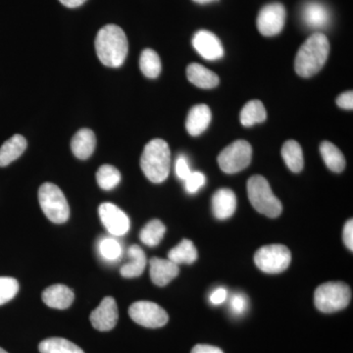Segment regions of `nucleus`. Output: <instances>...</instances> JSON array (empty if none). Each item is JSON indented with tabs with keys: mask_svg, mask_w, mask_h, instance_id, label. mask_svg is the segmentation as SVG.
<instances>
[{
	"mask_svg": "<svg viewBox=\"0 0 353 353\" xmlns=\"http://www.w3.org/2000/svg\"><path fill=\"white\" fill-rule=\"evenodd\" d=\"M95 50L102 64L111 68H119L124 64L129 50L126 34L119 26H104L97 32Z\"/></svg>",
	"mask_w": 353,
	"mask_h": 353,
	"instance_id": "f257e3e1",
	"label": "nucleus"
},
{
	"mask_svg": "<svg viewBox=\"0 0 353 353\" xmlns=\"http://www.w3.org/2000/svg\"><path fill=\"white\" fill-rule=\"evenodd\" d=\"M329 52L330 43L324 34L315 32L309 37L297 51L294 60V69L297 75L303 78L314 76L324 67Z\"/></svg>",
	"mask_w": 353,
	"mask_h": 353,
	"instance_id": "f03ea898",
	"label": "nucleus"
},
{
	"mask_svg": "<svg viewBox=\"0 0 353 353\" xmlns=\"http://www.w3.org/2000/svg\"><path fill=\"white\" fill-rule=\"evenodd\" d=\"M171 152L168 143L161 139H152L145 146L141 158L143 174L150 182L163 183L170 173Z\"/></svg>",
	"mask_w": 353,
	"mask_h": 353,
	"instance_id": "7ed1b4c3",
	"label": "nucleus"
},
{
	"mask_svg": "<svg viewBox=\"0 0 353 353\" xmlns=\"http://www.w3.org/2000/svg\"><path fill=\"white\" fill-rule=\"evenodd\" d=\"M248 196L253 208L269 218H277L283 206L272 192L268 181L262 176H252L248 182Z\"/></svg>",
	"mask_w": 353,
	"mask_h": 353,
	"instance_id": "20e7f679",
	"label": "nucleus"
},
{
	"mask_svg": "<svg viewBox=\"0 0 353 353\" xmlns=\"http://www.w3.org/2000/svg\"><path fill=\"white\" fill-rule=\"evenodd\" d=\"M350 299L352 290L343 282L325 283L315 290V306L323 313H334L345 309Z\"/></svg>",
	"mask_w": 353,
	"mask_h": 353,
	"instance_id": "39448f33",
	"label": "nucleus"
},
{
	"mask_svg": "<svg viewBox=\"0 0 353 353\" xmlns=\"http://www.w3.org/2000/svg\"><path fill=\"white\" fill-rule=\"evenodd\" d=\"M39 201L44 215L55 224H63L70 217L68 201L54 183H46L39 190Z\"/></svg>",
	"mask_w": 353,
	"mask_h": 353,
	"instance_id": "423d86ee",
	"label": "nucleus"
},
{
	"mask_svg": "<svg viewBox=\"0 0 353 353\" xmlns=\"http://www.w3.org/2000/svg\"><path fill=\"white\" fill-rule=\"evenodd\" d=\"M252 148L245 139H238L222 150L218 157L221 170L236 174L245 170L252 162Z\"/></svg>",
	"mask_w": 353,
	"mask_h": 353,
	"instance_id": "0eeeda50",
	"label": "nucleus"
},
{
	"mask_svg": "<svg viewBox=\"0 0 353 353\" xmlns=\"http://www.w3.org/2000/svg\"><path fill=\"white\" fill-rule=\"evenodd\" d=\"M292 254L283 245H269L259 248L254 255V262L260 270L267 274H279L287 270Z\"/></svg>",
	"mask_w": 353,
	"mask_h": 353,
	"instance_id": "6e6552de",
	"label": "nucleus"
},
{
	"mask_svg": "<svg viewBox=\"0 0 353 353\" xmlns=\"http://www.w3.org/2000/svg\"><path fill=\"white\" fill-rule=\"evenodd\" d=\"M129 315L132 321L145 328H161L168 322L166 311L152 301H138L129 308Z\"/></svg>",
	"mask_w": 353,
	"mask_h": 353,
	"instance_id": "1a4fd4ad",
	"label": "nucleus"
},
{
	"mask_svg": "<svg viewBox=\"0 0 353 353\" xmlns=\"http://www.w3.org/2000/svg\"><path fill=\"white\" fill-rule=\"evenodd\" d=\"M287 12L283 4L271 3L260 10L257 17V29L265 37H274L284 29Z\"/></svg>",
	"mask_w": 353,
	"mask_h": 353,
	"instance_id": "9d476101",
	"label": "nucleus"
},
{
	"mask_svg": "<svg viewBox=\"0 0 353 353\" xmlns=\"http://www.w3.org/2000/svg\"><path fill=\"white\" fill-rule=\"evenodd\" d=\"M99 214L108 233L115 236L126 234L130 230V219L124 211L115 204L104 202L99 208Z\"/></svg>",
	"mask_w": 353,
	"mask_h": 353,
	"instance_id": "9b49d317",
	"label": "nucleus"
},
{
	"mask_svg": "<svg viewBox=\"0 0 353 353\" xmlns=\"http://www.w3.org/2000/svg\"><path fill=\"white\" fill-rule=\"evenodd\" d=\"M118 307L115 299L108 296L102 299L99 307L95 308L90 314V322L94 329L101 332L112 330L118 322Z\"/></svg>",
	"mask_w": 353,
	"mask_h": 353,
	"instance_id": "f8f14e48",
	"label": "nucleus"
},
{
	"mask_svg": "<svg viewBox=\"0 0 353 353\" xmlns=\"http://www.w3.org/2000/svg\"><path fill=\"white\" fill-rule=\"evenodd\" d=\"M192 46L201 57L209 61H215L224 57V48L220 39L206 30H201L194 34Z\"/></svg>",
	"mask_w": 353,
	"mask_h": 353,
	"instance_id": "ddd939ff",
	"label": "nucleus"
},
{
	"mask_svg": "<svg viewBox=\"0 0 353 353\" xmlns=\"http://www.w3.org/2000/svg\"><path fill=\"white\" fill-rule=\"evenodd\" d=\"M331 14L328 7L318 1H308L301 9V19L312 29H323L330 23Z\"/></svg>",
	"mask_w": 353,
	"mask_h": 353,
	"instance_id": "4468645a",
	"label": "nucleus"
},
{
	"mask_svg": "<svg viewBox=\"0 0 353 353\" xmlns=\"http://www.w3.org/2000/svg\"><path fill=\"white\" fill-rule=\"evenodd\" d=\"M150 278L155 285L164 287L179 275V265L171 260L153 257L150 259Z\"/></svg>",
	"mask_w": 353,
	"mask_h": 353,
	"instance_id": "2eb2a0df",
	"label": "nucleus"
},
{
	"mask_svg": "<svg viewBox=\"0 0 353 353\" xmlns=\"http://www.w3.org/2000/svg\"><path fill=\"white\" fill-rule=\"evenodd\" d=\"M236 196L233 190L223 188L212 197L213 214L219 220H227L236 212Z\"/></svg>",
	"mask_w": 353,
	"mask_h": 353,
	"instance_id": "dca6fc26",
	"label": "nucleus"
},
{
	"mask_svg": "<svg viewBox=\"0 0 353 353\" xmlns=\"http://www.w3.org/2000/svg\"><path fill=\"white\" fill-rule=\"evenodd\" d=\"M43 303L50 308L67 309L73 303L75 294L64 285H53L43 292Z\"/></svg>",
	"mask_w": 353,
	"mask_h": 353,
	"instance_id": "f3484780",
	"label": "nucleus"
},
{
	"mask_svg": "<svg viewBox=\"0 0 353 353\" xmlns=\"http://www.w3.org/2000/svg\"><path fill=\"white\" fill-rule=\"evenodd\" d=\"M211 111L205 104H199L190 109L187 121H185V128L190 136H199L202 132L208 129L210 124Z\"/></svg>",
	"mask_w": 353,
	"mask_h": 353,
	"instance_id": "a211bd4d",
	"label": "nucleus"
},
{
	"mask_svg": "<svg viewBox=\"0 0 353 353\" xmlns=\"http://www.w3.org/2000/svg\"><path fill=\"white\" fill-rule=\"evenodd\" d=\"M97 145L94 132L90 129H82L76 132L71 141L72 152L79 159L85 160L92 157Z\"/></svg>",
	"mask_w": 353,
	"mask_h": 353,
	"instance_id": "6ab92c4d",
	"label": "nucleus"
},
{
	"mask_svg": "<svg viewBox=\"0 0 353 353\" xmlns=\"http://www.w3.org/2000/svg\"><path fill=\"white\" fill-rule=\"evenodd\" d=\"M129 262L123 265L120 269L121 275L124 278L132 279L139 277L145 271L146 266L145 253L139 245L130 246L128 250Z\"/></svg>",
	"mask_w": 353,
	"mask_h": 353,
	"instance_id": "aec40b11",
	"label": "nucleus"
},
{
	"mask_svg": "<svg viewBox=\"0 0 353 353\" xmlns=\"http://www.w3.org/2000/svg\"><path fill=\"white\" fill-rule=\"evenodd\" d=\"M187 76L190 82L197 88H213L219 85V77L199 63H192L188 66Z\"/></svg>",
	"mask_w": 353,
	"mask_h": 353,
	"instance_id": "412c9836",
	"label": "nucleus"
},
{
	"mask_svg": "<svg viewBox=\"0 0 353 353\" xmlns=\"http://www.w3.org/2000/svg\"><path fill=\"white\" fill-rule=\"evenodd\" d=\"M27 148V141L21 134H14L7 139L0 148V167H6L12 163L24 153Z\"/></svg>",
	"mask_w": 353,
	"mask_h": 353,
	"instance_id": "4be33fe9",
	"label": "nucleus"
},
{
	"mask_svg": "<svg viewBox=\"0 0 353 353\" xmlns=\"http://www.w3.org/2000/svg\"><path fill=\"white\" fill-rule=\"evenodd\" d=\"M282 157L285 165L294 173H299L303 169V148L294 139L285 141L282 148Z\"/></svg>",
	"mask_w": 353,
	"mask_h": 353,
	"instance_id": "5701e85b",
	"label": "nucleus"
},
{
	"mask_svg": "<svg viewBox=\"0 0 353 353\" xmlns=\"http://www.w3.org/2000/svg\"><path fill=\"white\" fill-rule=\"evenodd\" d=\"M320 153L330 170L336 173H341L345 170V158L343 152L334 143L328 141H323L320 145Z\"/></svg>",
	"mask_w": 353,
	"mask_h": 353,
	"instance_id": "b1692460",
	"label": "nucleus"
},
{
	"mask_svg": "<svg viewBox=\"0 0 353 353\" xmlns=\"http://www.w3.org/2000/svg\"><path fill=\"white\" fill-rule=\"evenodd\" d=\"M266 118V109L259 99L248 101L241 111V123L245 127H252L259 123H263Z\"/></svg>",
	"mask_w": 353,
	"mask_h": 353,
	"instance_id": "393cba45",
	"label": "nucleus"
},
{
	"mask_svg": "<svg viewBox=\"0 0 353 353\" xmlns=\"http://www.w3.org/2000/svg\"><path fill=\"white\" fill-rule=\"evenodd\" d=\"M199 253L194 243L183 240L168 252V259L176 265L192 264L196 261Z\"/></svg>",
	"mask_w": 353,
	"mask_h": 353,
	"instance_id": "a878e982",
	"label": "nucleus"
},
{
	"mask_svg": "<svg viewBox=\"0 0 353 353\" xmlns=\"http://www.w3.org/2000/svg\"><path fill=\"white\" fill-rule=\"evenodd\" d=\"M41 353H85L75 343L62 338L46 339L39 343Z\"/></svg>",
	"mask_w": 353,
	"mask_h": 353,
	"instance_id": "bb28decb",
	"label": "nucleus"
},
{
	"mask_svg": "<svg viewBox=\"0 0 353 353\" xmlns=\"http://www.w3.org/2000/svg\"><path fill=\"white\" fill-rule=\"evenodd\" d=\"M166 227L160 220L150 221L139 233V239L148 246H157L164 238Z\"/></svg>",
	"mask_w": 353,
	"mask_h": 353,
	"instance_id": "cd10ccee",
	"label": "nucleus"
},
{
	"mask_svg": "<svg viewBox=\"0 0 353 353\" xmlns=\"http://www.w3.org/2000/svg\"><path fill=\"white\" fill-rule=\"evenodd\" d=\"M139 67L143 75L155 79L161 73V60L154 50L146 48L139 58Z\"/></svg>",
	"mask_w": 353,
	"mask_h": 353,
	"instance_id": "c85d7f7f",
	"label": "nucleus"
},
{
	"mask_svg": "<svg viewBox=\"0 0 353 353\" xmlns=\"http://www.w3.org/2000/svg\"><path fill=\"white\" fill-rule=\"evenodd\" d=\"M97 181L102 190H111L119 185L121 174L112 165L104 164L97 172Z\"/></svg>",
	"mask_w": 353,
	"mask_h": 353,
	"instance_id": "c756f323",
	"label": "nucleus"
},
{
	"mask_svg": "<svg viewBox=\"0 0 353 353\" xmlns=\"http://www.w3.org/2000/svg\"><path fill=\"white\" fill-rule=\"evenodd\" d=\"M99 253L102 259L106 261H117L122 256V246L117 240L113 238H103L99 241Z\"/></svg>",
	"mask_w": 353,
	"mask_h": 353,
	"instance_id": "7c9ffc66",
	"label": "nucleus"
},
{
	"mask_svg": "<svg viewBox=\"0 0 353 353\" xmlns=\"http://www.w3.org/2000/svg\"><path fill=\"white\" fill-rule=\"evenodd\" d=\"M19 292V283L11 277H0V305L12 301Z\"/></svg>",
	"mask_w": 353,
	"mask_h": 353,
	"instance_id": "2f4dec72",
	"label": "nucleus"
},
{
	"mask_svg": "<svg viewBox=\"0 0 353 353\" xmlns=\"http://www.w3.org/2000/svg\"><path fill=\"white\" fill-rule=\"evenodd\" d=\"M248 309V297L241 292H236L230 299V310L234 316L245 314Z\"/></svg>",
	"mask_w": 353,
	"mask_h": 353,
	"instance_id": "473e14b6",
	"label": "nucleus"
},
{
	"mask_svg": "<svg viewBox=\"0 0 353 353\" xmlns=\"http://www.w3.org/2000/svg\"><path fill=\"white\" fill-rule=\"evenodd\" d=\"M205 181V176L201 172H192L190 176L183 181L185 182V190L189 194H196L203 187Z\"/></svg>",
	"mask_w": 353,
	"mask_h": 353,
	"instance_id": "72a5a7b5",
	"label": "nucleus"
},
{
	"mask_svg": "<svg viewBox=\"0 0 353 353\" xmlns=\"http://www.w3.org/2000/svg\"><path fill=\"white\" fill-rule=\"evenodd\" d=\"M175 170L176 176L182 181H185L190 176V174L192 173L189 162H188L187 158L183 157V155H180L178 159L176 160Z\"/></svg>",
	"mask_w": 353,
	"mask_h": 353,
	"instance_id": "f704fd0d",
	"label": "nucleus"
},
{
	"mask_svg": "<svg viewBox=\"0 0 353 353\" xmlns=\"http://www.w3.org/2000/svg\"><path fill=\"white\" fill-rule=\"evenodd\" d=\"M336 104H338L339 108L352 110L353 92L352 90L339 95L338 99H336Z\"/></svg>",
	"mask_w": 353,
	"mask_h": 353,
	"instance_id": "c9c22d12",
	"label": "nucleus"
},
{
	"mask_svg": "<svg viewBox=\"0 0 353 353\" xmlns=\"http://www.w3.org/2000/svg\"><path fill=\"white\" fill-rule=\"evenodd\" d=\"M343 241H345V245L350 248V250H353V222L352 220H348L345 224V229H343Z\"/></svg>",
	"mask_w": 353,
	"mask_h": 353,
	"instance_id": "e433bc0d",
	"label": "nucleus"
},
{
	"mask_svg": "<svg viewBox=\"0 0 353 353\" xmlns=\"http://www.w3.org/2000/svg\"><path fill=\"white\" fill-rule=\"evenodd\" d=\"M227 299V290L224 288H219V289L215 290L209 297V301L214 305H219L226 301Z\"/></svg>",
	"mask_w": 353,
	"mask_h": 353,
	"instance_id": "4c0bfd02",
	"label": "nucleus"
},
{
	"mask_svg": "<svg viewBox=\"0 0 353 353\" xmlns=\"http://www.w3.org/2000/svg\"><path fill=\"white\" fill-rule=\"evenodd\" d=\"M190 353H224L219 347L208 345H196Z\"/></svg>",
	"mask_w": 353,
	"mask_h": 353,
	"instance_id": "58836bf2",
	"label": "nucleus"
},
{
	"mask_svg": "<svg viewBox=\"0 0 353 353\" xmlns=\"http://www.w3.org/2000/svg\"><path fill=\"white\" fill-rule=\"evenodd\" d=\"M59 1L69 8H76V7L83 6L87 0H59Z\"/></svg>",
	"mask_w": 353,
	"mask_h": 353,
	"instance_id": "ea45409f",
	"label": "nucleus"
},
{
	"mask_svg": "<svg viewBox=\"0 0 353 353\" xmlns=\"http://www.w3.org/2000/svg\"><path fill=\"white\" fill-rule=\"evenodd\" d=\"M194 1L199 4H206L209 3V2L215 1V0H194Z\"/></svg>",
	"mask_w": 353,
	"mask_h": 353,
	"instance_id": "a19ab883",
	"label": "nucleus"
},
{
	"mask_svg": "<svg viewBox=\"0 0 353 353\" xmlns=\"http://www.w3.org/2000/svg\"><path fill=\"white\" fill-rule=\"evenodd\" d=\"M0 353H7V352H6V350H2V348L0 347Z\"/></svg>",
	"mask_w": 353,
	"mask_h": 353,
	"instance_id": "79ce46f5",
	"label": "nucleus"
}]
</instances>
